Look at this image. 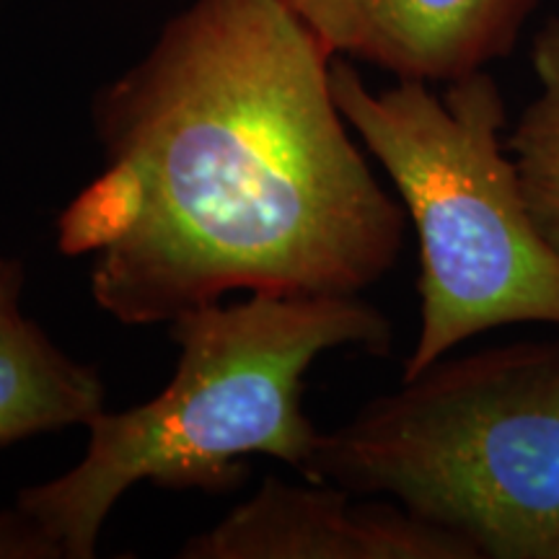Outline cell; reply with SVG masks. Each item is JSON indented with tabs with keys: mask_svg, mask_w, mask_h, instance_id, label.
Listing matches in <instances>:
<instances>
[{
	"mask_svg": "<svg viewBox=\"0 0 559 559\" xmlns=\"http://www.w3.org/2000/svg\"><path fill=\"white\" fill-rule=\"evenodd\" d=\"M0 559H60V551L19 508L0 513Z\"/></svg>",
	"mask_w": 559,
	"mask_h": 559,
	"instance_id": "9",
	"label": "cell"
},
{
	"mask_svg": "<svg viewBox=\"0 0 559 559\" xmlns=\"http://www.w3.org/2000/svg\"><path fill=\"white\" fill-rule=\"evenodd\" d=\"M181 559H479L469 544L402 506L353 502L334 485L267 477Z\"/></svg>",
	"mask_w": 559,
	"mask_h": 559,
	"instance_id": "5",
	"label": "cell"
},
{
	"mask_svg": "<svg viewBox=\"0 0 559 559\" xmlns=\"http://www.w3.org/2000/svg\"><path fill=\"white\" fill-rule=\"evenodd\" d=\"M104 412V383L55 345L19 309L0 317V445L91 425Z\"/></svg>",
	"mask_w": 559,
	"mask_h": 559,
	"instance_id": "7",
	"label": "cell"
},
{
	"mask_svg": "<svg viewBox=\"0 0 559 559\" xmlns=\"http://www.w3.org/2000/svg\"><path fill=\"white\" fill-rule=\"evenodd\" d=\"M332 91L417 234L419 334L402 381L498 326L559 324V251L536 226L502 140L498 81L474 70L443 94L417 79L373 91L334 62Z\"/></svg>",
	"mask_w": 559,
	"mask_h": 559,
	"instance_id": "4",
	"label": "cell"
},
{
	"mask_svg": "<svg viewBox=\"0 0 559 559\" xmlns=\"http://www.w3.org/2000/svg\"><path fill=\"white\" fill-rule=\"evenodd\" d=\"M306 481L386 495L479 559H559V337L440 358L324 432Z\"/></svg>",
	"mask_w": 559,
	"mask_h": 559,
	"instance_id": "3",
	"label": "cell"
},
{
	"mask_svg": "<svg viewBox=\"0 0 559 559\" xmlns=\"http://www.w3.org/2000/svg\"><path fill=\"white\" fill-rule=\"evenodd\" d=\"M332 55L456 81L506 55L536 0H283Z\"/></svg>",
	"mask_w": 559,
	"mask_h": 559,
	"instance_id": "6",
	"label": "cell"
},
{
	"mask_svg": "<svg viewBox=\"0 0 559 559\" xmlns=\"http://www.w3.org/2000/svg\"><path fill=\"white\" fill-rule=\"evenodd\" d=\"M171 340L179 360L169 386L132 409H104L79 464L19 492L16 508L62 559L96 555L104 521L138 481L228 492L247 479V456L309 477L324 432L304 412L306 370L337 347L389 355L394 326L358 296L251 293L185 311Z\"/></svg>",
	"mask_w": 559,
	"mask_h": 559,
	"instance_id": "2",
	"label": "cell"
},
{
	"mask_svg": "<svg viewBox=\"0 0 559 559\" xmlns=\"http://www.w3.org/2000/svg\"><path fill=\"white\" fill-rule=\"evenodd\" d=\"M21 288H24V267H21V262L0 257V317L19 309Z\"/></svg>",
	"mask_w": 559,
	"mask_h": 559,
	"instance_id": "10",
	"label": "cell"
},
{
	"mask_svg": "<svg viewBox=\"0 0 559 559\" xmlns=\"http://www.w3.org/2000/svg\"><path fill=\"white\" fill-rule=\"evenodd\" d=\"M332 52L283 0H194L94 99L104 166L58 218L128 326L234 290L360 296L407 213L334 102Z\"/></svg>",
	"mask_w": 559,
	"mask_h": 559,
	"instance_id": "1",
	"label": "cell"
},
{
	"mask_svg": "<svg viewBox=\"0 0 559 559\" xmlns=\"http://www.w3.org/2000/svg\"><path fill=\"white\" fill-rule=\"evenodd\" d=\"M539 94L523 109L508 151L519 169L536 226L559 251V19L544 24L531 47Z\"/></svg>",
	"mask_w": 559,
	"mask_h": 559,
	"instance_id": "8",
	"label": "cell"
}]
</instances>
